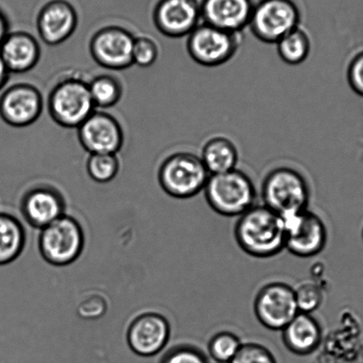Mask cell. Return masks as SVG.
<instances>
[{"instance_id":"obj_29","label":"cell","mask_w":363,"mask_h":363,"mask_svg":"<svg viewBox=\"0 0 363 363\" xmlns=\"http://www.w3.org/2000/svg\"><path fill=\"white\" fill-rule=\"evenodd\" d=\"M160 363H209L206 352L195 345L181 344L165 352Z\"/></svg>"},{"instance_id":"obj_3","label":"cell","mask_w":363,"mask_h":363,"mask_svg":"<svg viewBox=\"0 0 363 363\" xmlns=\"http://www.w3.org/2000/svg\"><path fill=\"white\" fill-rule=\"evenodd\" d=\"M262 204L281 217L308 209L311 190L308 181L294 168L273 169L263 179Z\"/></svg>"},{"instance_id":"obj_31","label":"cell","mask_w":363,"mask_h":363,"mask_svg":"<svg viewBox=\"0 0 363 363\" xmlns=\"http://www.w3.org/2000/svg\"><path fill=\"white\" fill-rule=\"evenodd\" d=\"M347 77L351 89L363 97V51L355 55L349 62Z\"/></svg>"},{"instance_id":"obj_24","label":"cell","mask_w":363,"mask_h":363,"mask_svg":"<svg viewBox=\"0 0 363 363\" xmlns=\"http://www.w3.org/2000/svg\"><path fill=\"white\" fill-rule=\"evenodd\" d=\"M277 45L278 55L281 61L292 66L304 62L311 51V40L308 34L299 26L285 35L277 42Z\"/></svg>"},{"instance_id":"obj_5","label":"cell","mask_w":363,"mask_h":363,"mask_svg":"<svg viewBox=\"0 0 363 363\" xmlns=\"http://www.w3.org/2000/svg\"><path fill=\"white\" fill-rule=\"evenodd\" d=\"M48 109L56 124L63 128L77 129L96 108L88 82L80 77H67L49 91Z\"/></svg>"},{"instance_id":"obj_12","label":"cell","mask_w":363,"mask_h":363,"mask_svg":"<svg viewBox=\"0 0 363 363\" xmlns=\"http://www.w3.org/2000/svg\"><path fill=\"white\" fill-rule=\"evenodd\" d=\"M43 108V95L31 84H13L0 95V118L12 128L33 125L40 118Z\"/></svg>"},{"instance_id":"obj_7","label":"cell","mask_w":363,"mask_h":363,"mask_svg":"<svg viewBox=\"0 0 363 363\" xmlns=\"http://www.w3.org/2000/svg\"><path fill=\"white\" fill-rule=\"evenodd\" d=\"M240 35L209 24H199L188 36L186 51L197 65L207 68L221 66L238 52L241 44Z\"/></svg>"},{"instance_id":"obj_9","label":"cell","mask_w":363,"mask_h":363,"mask_svg":"<svg viewBox=\"0 0 363 363\" xmlns=\"http://www.w3.org/2000/svg\"><path fill=\"white\" fill-rule=\"evenodd\" d=\"M253 311L266 329L281 331L299 313L294 287L284 281H271L259 289L253 301Z\"/></svg>"},{"instance_id":"obj_23","label":"cell","mask_w":363,"mask_h":363,"mask_svg":"<svg viewBox=\"0 0 363 363\" xmlns=\"http://www.w3.org/2000/svg\"><path fill=\"white\" fill-rule=\"evenodd\" d=\"M91 97L95 108H111L115 107L123 97L121 81L111 74H101L88 82Z\"/></svg>"},{"instance_id":"obj_20","label":"cell","mask_w":363,"mask_h":363,"mask_svg":"<svg viewBox=\"0 0 363 363\" xmlns=\"http://www.w3.org/2000/svg\"><path fill=\"white\" fill-rule=\"evenodd\" d=\"M281 333L284 347L299 356L313 354L323 340V327L313 313L299 312Z\"/></svg>"},{"instance_id":"obj_8","label":"cell","mask_w":363,"mask_h":363,"mask_svg":"<svg viewBox=\"0 0 363 363\" xmlns=\"http://www.w3.org/2000/svg\"><path fill=\"white\" fill-rule=\"evenodd\" d=\"M283 218L285 250L298 258L308 259L320 255L328 242V229L318 214L309 209Z\"/></svg>"},{"instance_id":"obj_19","label":"cell","mask_w":363,"mask_h":363,"mask_svg":"<svg viewBox=\"0 0 363 363\" xmlns=\"http://www.w3.org/2000/svg\"><path fill=\"white\" fill-rule=\"evenodd\" d=\"M0 56L10 73H27L40 62L41 48L33 34L23 30L13 31L0 45Z\"/></svg>"},{"instance_id":"obj_2","label":"cell","mask_w":363,"mask_h":363,"mask_svg":"<svg viewBox=\"0 0 363 363\" xmlns=\"http://www.w3.org/2000/svg\"><path fill=\"white\" fill-rule=\"evenodd\" d=\"M203 193L211 209L227 218L241 216L257 204L258 197L252 179L238 169L211 174Z\"/></svg>"},{"instance_id":"obj_21","label":"cell","mask_w":363,"mask_h":363,"mask_svg":"<svg viewBox=\"0 0 363 363\" xmlns=\"http://www.w3.org/2000/svg\"><path fill=\"white\" fill-rule=\"evenodd\" d=\"M200 157L211 175L218 174L236 169L239 152L230 139L215 136L204 143Z\"/></svg>"},{"instance_id":"obj_4","label":"cell","mask_w":363,"mask_h":363,"mask_svg":"<svg viewBox=\"0 0 363 363\" xmlns=\"http://www.w3.org/2000/svg\"><path fill=\"white\" fill-rule=\"evenodd\" d=\"M210 176L201 157L185 151L165 158L157 172L161 189L168 196L182 200L203 192Z\"/></svg>"},{"instance_id":"obj_27","label":"cell","mask_w":363,"mask_h":363,"mask_svg":"<svg viewBox=\"0 0 363 363\" xmlns=\"http://www.w3.org/2000/svg\"><path fill=\"white\" fill-rule=\"evenodd\" d=\"M298 311L313 313L323 305L324 294L322 287L313 281H304L294 287Z\"/></svg>"},{"instance_id":"obj_30","label":"cell","mask_w":363,"mask_h":363,"mask_svg":"<svg viewBox=\"0 0 363 363\" xmlns=\"http://www.w3.org/2000/svg\"><path fill=\"white\" fill-rule=\"evenodd\" d=\"M160 57V47L157 41L147 36L135 37L133 48V65L149 68Z\"/></svg>"},{"instance_id":"obj_15","label":"cell","mask_w":363,"mask_h":363,"mask_svg":"<svg viewBox=\"0 0 363 363\" xmlns=\"http://www.w3.org/2000/svg\"><path fill=\"white\" fill-rule=\"evenodd\" d=\"M170 336V323L157 313H145L136 317L130 324L126 335L129 347L143 357L160 354L167 347Z\"/></svg>"},{"instance_id":"obj_28","label":"cell","mask_w":363,"mask_h":363,"mask_svg":"<svg viewBox=\"0 0 363 363\" xmlns=\"http://www.w3.org/2000/svg\"><path fill=\"white\" fill-rule=\"evenodd\" d=\"M230 363H277L276 356L258 342H244Z\"/></svg>"},{"instance_id":"obj_26","label":"cell","mask_w":363,"mask_h":363,"mask_svg":"<svg viewBox=\"0 0 363 363\" xmlns=\"http://www.w3.org/2000/svg\"><path fill=\"white\" fill-rule=\"evenodd\" d=\"M120 163L116 154H90L86 161V172L95 182L108 183L118 175Z\"/></svg>"},{"instance_id":"obj_33","label":"cell","mask_w":363,"mask_h":363,"mask_svg":"<svg viewBox=\"0 0 363 363\" xmlns=\"http://www.w3.org/2000/svg\"><path fill=\"white\" fill-rule=\"evenodd\" d=\"M10 72L4 62L0 56V91L4 89L6 84H8Z\"/></svg>"},{"instance_id":"obj_34","label":"cell","mask_w":363,"mask_h":363,"mask_svg":"<svg viewBox=\"0 0 363 363\" xmlns=\"http://www.w3.org/2000/svg\"><path fill=\"white\" fill-rule=\"evenodd\" d=\"M362 236H363V232H362Z\"/></svg>"},{"instance_id":"obj_25","label":"cell","mask_w":363,"mask_h":363,"mask_svg":"<svg viewBox=\"0 0 363 363\" xmlns=\"http://www.w3.org/2000/svg\"><path fill=\"white\" fill-rule=\"evenodd\" d=\"M242 343L244 341L232 331H218L207 341V354L215 363H230Z\"/></svg>"},{"instance_id":"obj_18","label":"cell","mask_w":363,"mask_h":363,"mask_svg":"<svg viewBox=\"0 0 363 363\" xmlns=\"http://www.w3.org/2000/svg\"><path fill=\"white\" fill-rule=\"evenodd\" d=\"M200 10L203 23L240 34L249 26L253 8L251 0H204Z\"/></svg>"},{"instance_id":"obj_14","label":"cell","mask_w":363,"mask_h":363,"mask_svg":"<svg viewBox=\"0 0 363 363\" xmlns=\"http://www.w3.org/2000/svg\"><path fill=\"white\" fill-rule=\"evenodd\" d=\"M200 18L195 0H160L153 11L155 27L170 38L188 37L199 26Z\"/></svg>"},{"instance_id":"obj_13","label":"cell","mask_w":363,"mask_h":363,"mask_svg":"<svg viewBox=\"0 0 363 363\" xmlns=\"http://www.w3.org/2000/svg\"><path fill=\"white\" fill-rule=\"evenodd\" d=\"M80 145L89 154H118L125 142L118 120L108 113L95 111L77 128Z\"/></svg>"},{"instance_id":"obj_32","label":"cell","mask_w":363,"mask_h":363,"mask_svg":"<svg viewBox=\"0 0 363 363\" xmlns=\"http://www.w3.org/2000/svg\"><path fill=\"white\" fill-rule=\"evenodd\" d=\"M9 27L8 17L6 16L4 13L0 11V45L4 42L6 38L8 37L10 33Z\"/></svg>"},{"instance_id":"obj_11","label":"cell","mask_w":363,"mask_h":363,"mask_svg":"<svg viewBox=\"0 0 363 363\" xmlns=\"http://www.w3.org/2000/svg\"><path fill=\"white\" fill-rule=\"evenodd\" d=\"M135 37L125 28L109 26L99 29L89 42V52L101 68L125 70L133 65V48Z\"/></svg>"},{"instance_id":"obj_10","label":"cell","mask_w":363,"mask_h":363,"mask_svg":"<svg viewBox=\"0 0 363 363\" xmlns=\"http://www.w3.org/2000/svg\"><path fill=\"white\" fill-rule=\"evenodd\" d=\"M298 26V10L290 0H263L249 23L253 36L266 44H277Z\"/></svg>"},{"instance_id":"obj_6","label":"cell","mask_w":363,"mask_h":363,"mask_svg":"<svg viewBox=\"0 0 363 363\" xmlns=\"http://www.w3.org/2000/svg\"><path fill=\"white\" fill-rule=\"evenodd\" d=\"M38 247L45 262L55 267H65L75 262L84 247V235L79 222L63 215L42 229Z\"/></svg>"},{"instance_id":"obj_17","label":"cell","mask_w":363,"mask_h":363,"mask_svg":"<svg viewBox=\"0 0 363 363\" xmlns=\"http://www.w3.org/2000/svg\"><path fill=\"white\" fill-rule=\"evenodd\" d=\"M20 207L27 223L42 230L65 215L66 203L54 186L38 185L24 193Z\"/></svg>"},{"instance_id":"obj_1","label":"cell","mask_w":363,"mask_h":363,"mask_svg":"<svg viewBox=\"0 0 363 363\" xmlns=\"http://www.w3.org/2000/svg\"><path fill=\"white\" fill-rule=\"evenodd\" d=\"M234 238L245 255L255 259L273 258L285 250L283 218L264 204H255L236 218Z\"/></svg>"},{"instance_id":"obj_16","label":"cell","mask_w":363,"mask_h":363,"mask_svg":"<svg viewBox=\"0 0 363 363\" xmlns=\"http://www.w3.org/2000/svg\"><path fill=\"white\" fill-rule=\"evenodd\" d=\"M37 30L45 45L56 47L65 43L75 33L79 16L67 0H51L38 13Z\"/></svg>"},{"instance_id":"obj_22","label":"cell","mask_w":363,"mask_h":363,"mask_svg":"<svg viewBox=\"0 0 363 363\" xmlns=\"http://www.w3.org/2000/svg\"><path fill=\"white\" fill-rule=\"evenodd\" d=\"M23 225L12 214L0 213V267L15 262L26 246Z\"/></svg>"}]
</instances>
